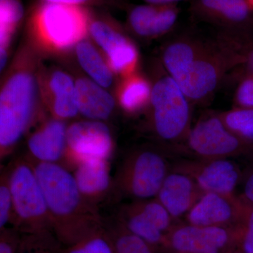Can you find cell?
Listing matches in <instances>:
<instances>
[{"mask_svg": "<svg viewBox=\"0 0 253 253\" xmlns=\"http://www.w3.org/2000/svg\"><path fill=\"white\" fill-rule=\"evenodd\" d=\"M234 107L253 109V73L243 71L234 97Z\"/></svg>", "mask_w": 253, "mask_h": 253, "instance_id": "30", "label": "cell"}, {"mask_svg": "<svg viewBox=\"0 0 253 253\" xmlns=\"http://www.w3.org/2000/svg\"><path fill=\"white\" fill-rule=\"evenodd\" d=\"M65 253H116L112 239L91 233L75 243Z\"/></svg>", "mask_w": 253, "mask_h": 253, "instance_id": "28", "label": "cell"}, {"mask_svg": "<svg viewBox=\"0 0 253 253\" xmlns=\"http://www.w3.org/2000/svg\"><path fill=\"white\" fill-rule=\"evenodd\" d=\"M13 206L12 197L9 186L0 187V226L4 228L9 219L10 211Z\"/></svg>", "mask_w": 253, "mask_h": 253, "instance_id": "32", "label": "cell"}, {"mask_svg": "<svg viewBox=\"0 0 253 253\" xmlns=\"http://www.w3.org/2000/svg\"><path fill=\"white\" fill-rule=\"evenodd\" d=\"M239 230V251L242 253H253V204L248 201Z\"/></svg>", "mask_w": 253, "mask_h": 253, "instance_id": "31", "label": "cell"}, {"mask_svg": "<svg viewBox=\"0 0 253 253\" xmlns=\"http://www.w3.org/2000/svg\"><path fill=\"white\" fill-rule=\"evenodd\" d=\"M34 172L51 212L63 217L76 211L81 193L74 176L53 163L42 162Z\"/></svg>", "mask_w": 253, "mask_h": 253, "instance_id": "8", "label": "cell"}, {"mask_svg": "<svg viewBox=\"0 0 253 253\" xmlns=\"http://www.w3.org/2000/svg\"><path fill=\"white\" fill-rule=\"evenodd\" d=\"M190 11L220 30L253 33V0H192Z\"/></svg>", "mask_w": 253, "mask_h": 253, "instance_id": "11", "label": "cell"}, {"mask_svg": "<svg viewBox=\"0 0 253 253\" xmlns=\"http://www.w3.org/2000/svg\"><path fill=\"white\" fill-rule=\"evenodd\" d=\"M172 170L192 178L204 193L221 194H235L243 174L239 166L229 159L183 160Z\"/></svg>", "mask_w": 253, "mask_h": 253, "instance_id": "7", "label": "cell"}, {"mask_svg": "<svg viewBox=\"0 0 253 253\" xmlns=\"http://www.w3.org/2000/svg\"><path fill=\"white\" fill-rule=\"evenodd\" d=\"M78 62L91 81L109 87L113 81V71L97 49L90 42L83 41L76 46Z\"/></svg>", "mask_w": 253, "mask_h": 253, "instance_id": "23", "label": "cell"}, {"mask_svg": "<svg viewBox=\"0 0 253 253\" xmlns=\"http://www.w3.org/2000/svg\"><path fill=\"white\" fill-rule=\"evenodd\" d=\"M239 228L201 226L176 222L166 236L165 251L181 253H235Z\"/></svg>", "mask_w": 253, "mask_h": 253, "instance_id": "6", "label": "cell"}, {"mask_svg": "<svg viewBox=\"0 0 253 253\" xmlns=\"http://www.w3.org/2000/svg\"><path fill=\"white\" fill-rule=\"evenodd\" d=\"M75 179L81 194H97L105 191L110 181L105 160L82 161Z\"/></svg>", "mask_w": 253, "mask_h": 253, "instance_id": "24", "label": "cell"}, {"mask_svg": "<svg viewBox=\"0 0 253 253\" xmlns=\"http://www.w3.org/2000/svg\"><path fill=\"white\" fill-rule=\"evenodd\" d=\"M37 81L31 69L15 71L0 94V145L3 149L17 142L31 121L36 104Z\"/></svg>", "mask_w": 253, "mask_h": 253, "instance_id": "4", "label": "cell"}, {"mask_svg": "<svg viewBox=\"0 0 253 253\" xmlns=\"http://www.w3.org/2000/svg\"><path fill=\"white\" fill-rule=\"evenodd\" d=\"M66 133L64 124L59 121L48 123L30 138L28 146L32 154L44 163L57 161L65 149Z\"/></svg>", "mask_w": 253, "mask_h": 253, "instance_id": "19", "label": "cell"}, {"mask_svg": "<svg viewBox=\"0 0 253 253\" xmlns=\"http://www.w3.org/2000/svg\"><path fill=\"white\" fill-rule=\"evenodd\" d=\"M116 253H156V250L126 227L112 239Z\"/></svg>", "mask_w": 253, "mask_h": 253, "instance_id": "29", "label": "cell"}, {"mask_svg": "<svg viewBox=\"0 0 253 253\" xmlns=\"http://www.w3.org/2000/svg\"><path fill=\"white\" fill-rule=\"evenodd\" d=\"M182 144L189 154L199 159H229L253 154V144L229 130L219 113H208L201 116L191 126Z\"/></svg>", "mask_w": 253, "mask_h": 253, "instance_id": "5", "label": "cell"}, {"mask_svg": "<svg viewBox=\"0 0 253 253\" xmlns=\"http://www.w3.org/2000/svg\"><path fill=\"white\" fill-rule=\"evenodd\" d=\"M209 40L184 36L166 46L162 54L163 67L174 78H179L207 46Z\"/></svg>", "mask_w": 253, "mask_h": 253, "instance_id": "17", "label": "cell"}, {"mask_svg": "<svg viewBox=\"0 0 253 253\" xmlns=\"http://www.w3.org/2000/svg\"><path fill=\"white\" fill-rule=\"evenodd\" d=\"M242 192L240 196L250 204H253V163L243 172L241 183Z\"/></svg>", "mask_w": 253, "mask_h": 253, "instance_id": "33", "label": "cell"}, {"mask_svg": "<svg viewBox=\"0 0 253 253\" xmlns=\"http://www.w3.org/2000/svg\"><path fill=\"white\" fill-rule=\"evenodd\" d=\"M125 227L154 249L165 251L167 235L160 229L149 214L145 212L140 204L129 208Z\"/></svg>", "mask_w": 253, "mask_h": 253, "instance_id": "22", "label": "cell"}, {"mask_svg": "<svg viewBox=\"0 0 253 253\" xmlns=\"http://www.w3.org/2000/svg\"><path fill=\"white\" fill-rule=\"evenodd\" d=\"M90 16L83 6L43 1L32 13L33 36L43 47L65 51L77 46L89 32Z\"/></svg>", "mask_w": 253, "mask_h": 253, "instance_id": "1", "label": "cell"}, {"mask_svg": "<svg viewBox=\"0 0 253 253\" xmlns=\"http://www.w3.org/2000/svg\"></svg>", "mask_w": 253, "mask_h": 253, "instance_id": "39", "label": "cell"}, {"mask_svg": "<svg viewBox=\"0 0 253 253\" xmlns=\"http://www.w3.org/2000/svg\"><path fill=\"white\" fill-rule=\"evenodd\" d=\"M204 194L192 178L172 170L163 181L156 197L176 221L186 217Z\"/></svg>", "mask_w": 253, "mask_h": 253, "instance_id": "16", "label": "cell"}, {"mask_svg": "<svg viewBox=\"0 0 253 253\" xmlns=\"http://www.w3.org/2000/svg\"><path fill=\"white\" fill-rule=\"evenodd\" d=\"M23 16V8L20 0H0V50L7 51Z\"/></svg>", "mask_w": 253, "mask_h": 253, "instance_id": "26", "label": "cell"}, {"mask_svg": "<svg viewBox=\"0 0 253 253\" xmlns=\"http://www.w3.org/2000/svg\"><path fill=\"white\" fill-rule=\"evenodd\" d=\"M222 122L233 134L253 144V109L234 107L219 113Z\"/></svg>", "mask_w": 253, "mask_h": 253, "instance_id": "27", "label": "cell"}, {"mask_svg": "<svg viewBox=\"0 0 253 253\" xmlns=\"http://www.w3.org/2000/svg\"><path fill=\"white\" fill-rule=\"evenodd\" d=\"M191 103L166 70L152 84L151 121L156 135L173 145L182 144L191 128Z\"/></svg>", "mask_w": 253, "mask_h": 253, "instance_id": "3", "label": "cell"}, {"mask_svg": "<svg viewBox=\"0 0 253 253\" xmlns=\"http://www.w3.org/2000/svg\"><path fill=\"white\" fill-rule=\"evenodd\" d=\"M247 201L240 195L204 193L186 215V221L201 226L239 228Z\"/></svg>", "mask_w": 253, "mask_h": 253, "instance_id": "9", "label": "cell"}, {"mask_svg": "<svg viewBox=\"0 0 253 253\" xmlns=\"http://www.w3.org/2000/svg\"><path fill=\"white\" fill-rule=\"evenodd\" d=\"M89 33L104 51L113 73L123 78L136 72L139 52L134 43L122 32L104 21H94L91 22Z\"/></svg>", "mask_w": 253, "mask_h": 253, "instance_id": "12", "label": "cell"}, {"mask_svg": "<svg viewBox=\"0 0 253 253\" xmlns=\"http://www.w3.org/2000/svg\"><path fill=\"white\" fill-rule=\"evenodd\" d=\"M147 4H177L179 1H184V0H143Z\"/></svg>", "mask_w": 253, "mask_h": 253, "instance_id": "36", "label": "cell"}, {"mask_svg": "<svg viewBox=\"0 0 253 253\" xmlns=\"http://www.w3.org/2000/svg\"><path fill=\"white\" fill-rule=\"evenodd\" d=\"M241 66L237 53L216 37L209 40L204 51L175 81L191 104H204L212 98L226 75Z\"/></svg>", "mask_w": 253, "mask_h": 253, "instance_id": "2", "label": "cell"}, {"mask_svg": "<svg viewBox=\"0 0 253 253\" xmlns=\"http://www.w3.org/2000/svg\"><path fill=\"white\" fill-rule=\"evenodd\" d=\"M9 189L13 206L20 218L35 221L45 214L47 206L44 195L35 172L27 166H18L15 169L10 179Z\"/></svg>", "mask_w": 253, "mask_h": 253, "instance_id": "14", "label": "cell"}, {"mask_svg": "<svg viewBox=\"0 0 253 253\" xmlns=\"http://www.w3.org/2000/svg\"><path fill=\"white\" fill-rule=\"evenodd\" d=\"M99 1H101V0H43V1H47V2L78 5V6H83L84 4H89V3H94Z\"/></svg>", "mask_w": 253, "mask_h": 253, "instance_id": "35", "label": "cell"}, {"mask_svg": "<svg viewBox=\"0 0 253 253\" xmlns=\"http://www.w3.org/2000/svg\"><path fill=\"white\" fill-rule=\"evenodd\" d=\"M180 14L177 4L138 5L128 15V25L136 36L156 38L168 34L175 26Z\"/></svg>", "mask_w": 253, "mask_h": 253, "instance_id": "15", "label": "cell"}, {"mask_svg": "<svg viewBox=\"0 0 253 253\" xmlns=\"http://www.w3.org/2000/svg\"><path fill=\"white\" fill-rule=\"evenodd\" d=\"M78 111L92 120L106 119L115 108V99L104 86L89 79L82 78L76 83Z\"/></svg>", "mask_w": 253, "mask_h": 253, "instance_id": "18", "label": "cell"}, {"mask_svg": "<svg viewBox=\"0 0 253 253\" xmlns=\"http://www.w3.org/2000/svg\"><path fill=\"white\" fill-rule=\"evenodd\" d=\"M48 91L51 106L56 116L61 118L74 117L78 111L76 83L66 73L56 71L50 76Z\"/></svg>", "mask_w": 253, "mask_h": 253, "instance_id": "20", "label": "cell"}, {"mask_svg": "<svg viewBox=\"0 0 253 253\" xmlns=\"http://www.w3.org/2000/svg\"><path fill=\"white\" fill-rule=\"evenodd\" d=\"M217 37L239 55L243 71L253 73V33L220 30Z\"/></svg>", "mask_w": 253, "mask_h": 253, "instance_id": "25", "label": "cell"}, {"mask_svg": "<svg viewBox=\"0 0 253 253\" xmlns=\"http://www.w3.org/2000/svg\"><path fill=\"white\" fill-rule=\"evenodd\" d=\"M235 253H241V251H240L239 249V250H238L237 251H236V252H235Z\"/></svg>", "mask_w": 253, "mask_h": 253, "instance_id": "38", "label": "cell"}, {"mask_svg": "<svg viewBox=\"0 0 253 253\" xmlns=\"http://www.w3.org/2000/svg\"><path fill=\"white\" fill-rule=\"evenodd\" d=\"M66 143L82 161L106 159L113 144L108 126L96 121L72 125L67 129Z\"/></svg>", "mask_w": 253, "mask_h": 253, "instance_id": "13", "label": "cell"}, {"mask_svg": "<svg viewBox=\"0 0 253 253\" xmlns=\"http://www.w3.org/2000/svg\"><path fill=\"white\" fill-rule=\"evenodd\" d=\"M152 84L137 72L123 78L118 91L120 104L126 113H136L149 106Z\"/></svg>", "mask_w": 253, "mask_h": 253, "instance_id": "21", "label": "cell"}, {"mask_svg": "<svg viewBox=\"0 0 253 253\" xmlns=\"http://www.w3.org/2000/svg\"><path fill=\"white\" fill-rule=\"evenodd\" d=\"M164 156L156 151H139L127 162L124 184L128 192L138 199L157 196L163 181L169 174Z\"/></svg>", "mask_w": 253, "mask_h": 253, "instance_id": "10", "label": "cell"}, {"mask_svg": "<svg viewBox=\"0 0 253 253\" xmlns=\"http://www.w3.org/2000/svg\"><path fill=\"white\" fill-rule=\"evenodd\" d=\"M18 244L16 237L4 233L1 234L0 241V253H16Z\"/></svg>", "mask_w": 253, "mask_h": 253, "instance_id": "34", "label": "cell"}, {"mask_svg": "<svg viewBox=\"0 0 253 253\" xmlns=\"http://www.w3.org/2000/svg\"><path fill=\"white\" fill-rule=\"evenodd\" d=\"M27 253H52L51 252H47L45 251H41V250H37V251H31V252H28Z\"/></svg>", "mask_w": 253, "mask_h": 253, "instance_id": "37", "label": "cell"}]
</instances>
